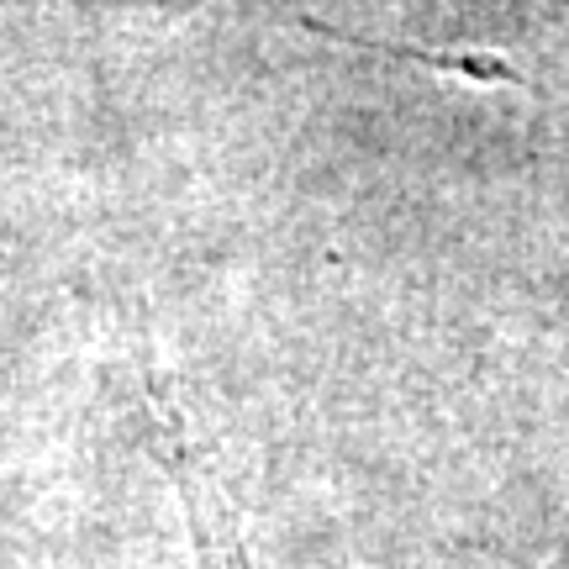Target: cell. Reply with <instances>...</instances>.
Listing matches in <instances>:
<instances>
[{"mask_svg": "<svg viewBox=\"0 0 569 569\" xmlns=\"http://www.w3.org/2000/svg\"><path fill=\"white\" fill-rule=\"evenodd\" d=\"M553 569H569V549H565V559H559V565H553Z\"/></svg>", "mask_w": 569, "mask_h": 569, "instance_id": "1", "label": "cell"}]
</instances>
